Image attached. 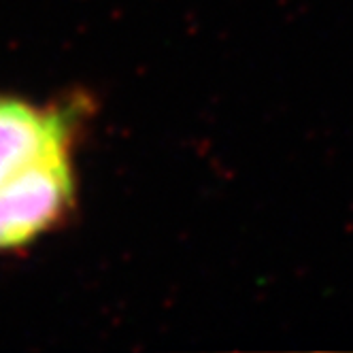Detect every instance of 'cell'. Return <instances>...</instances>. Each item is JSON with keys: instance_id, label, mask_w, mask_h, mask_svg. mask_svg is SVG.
<instances>
[{"instance_id": "obj_1", "label": "cell", "mask_w": 353, "mask_h": 353, "mask_svg": "<svg viewBox=\"0 0 353 353\" xmlns=\"http://www.w3.org/2000/svg\"><path fill=\"white\" fill-rule=\"evenodd\" d=\"M83 115V98L37 105L0 94V254L28 249L70 217Z\"/></svg>"}]
</instances>
